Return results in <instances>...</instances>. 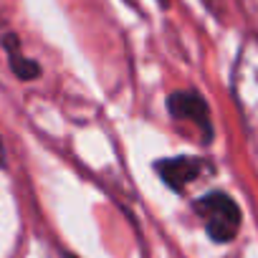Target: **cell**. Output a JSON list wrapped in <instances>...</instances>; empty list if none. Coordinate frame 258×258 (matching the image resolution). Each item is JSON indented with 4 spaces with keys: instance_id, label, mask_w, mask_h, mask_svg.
<instances>
[{
    "instance_id": "obj_1",
    "label": "cell",
    "mask_w": 258,
    "mask_h": 258,
    "mask_svg": "<svg viewBox=\"0 0 258 258\" xmlns=\"http://www.w3.org/2000/svg\"><path fill=\"white\" fill-rule=\"evenodd\" d=\"M192 210L200 218V223H203L205 233L210 235V240H215V243L235 240L243 215H240L238 203L228 192H220V190L205 192L192 203Z\"/></svg>"
},
{
    "instance_id": "obj_6",
    "label": "cell",
    "mask_w": 258,
    "mask_h": 258,
    "mask_svg": "<svg viewBox=\"0 0 258 258\" xmlns=\"http://www.w3.org/2000/svg\"><path fill=\"white\" fill-rule=\"evenodd\" d=\"M0 162H3V142H0Z\"/></svg>"
},
{
    "instance_id": "obj_2",
    "label": "cell",
    "mask_w": 258,
    "mask_h": 258,
    "mask_svg": "<svg viewBox=\"0 0 258 258\" xmlns=\"http://www.w3.org/2000/svg\"><path fill=\"white\" fill-rule=\"evenodd\" d=\"M155 172L160 175V180L175 190V192H185L192 185L208 180L215 167L213 162H208L205 157H195V155H177V157H165L155 162Z\"/></svg>"
},
{
    "instance_id": "obj_3",
    "label": "cell",
    "mask_w": 258,
    "mask_h": 258,
    "mask_svg": "<svg viewBox=\"0 0 258 258\" xmlns=\"http://www.w3.org/2000/svg\"><path fill=\"white\" fill-rule=\"evenodd\" d=\"M167 111L175 121H185L192 129H198L203 142L213 140V119H210V106L205 96L195 89H180L167 96Z\"/></svg>"
},
{
    "instance_id": "obj_5",
    "label": "cell",
    "mask_w": 258,
    "mask_h": 258,
    "mask_svg": "<svg viewBox=\"0 0 258 258\" xmlns=\"http://www.w3.org/2000/svg\"><path fill=\"white\" fill-rule=\"evenodd\" d=\"M3 48H6V53H8L11 71H13L21 81H33V79L41 76V66L21 51V41H18V36L8 33V36L3 38Z\"/></svg>"
},
{
    "instance_id": "obj_4",
    "label": "cell",
    "mask_w": 258,
    "mask_h": 258,
    "mask_svg": "<svg viewBox=\"0 0 258 258\" xmlns=\"http://www.w3.org/2000/svg\"><path fill=\"white\" fill-rule=\"evenodd\" d=\"M235 96H238V106L245 114H258V46L253 56H250V46H245L243 56H238Z\"/></svg>"
}]
</instances>
